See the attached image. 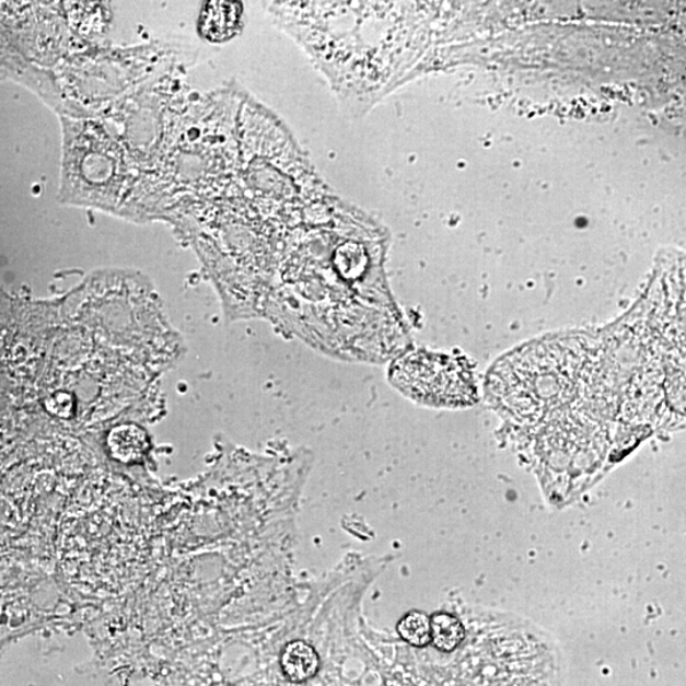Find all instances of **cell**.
Segmentation results:
<instances>
[{
    "mask_svg": "<svg viewBox=\"0 0 686 686\" xmlns=\"http://www.w3.org/2000/svg\"><path fill=\"white\" fill-rule=\"evenodd\" d=\"M61 193L86 207L113 208L125 183L120 147L92 124H65Z\"/></svg>",
    "mask_w": 686,
    "mask_h": 686,
    "instance_id": "obj_1",
    "label": "cell"
},
{
    "mask_svg": "<svg viewBox=\"0 0 686 686\" xmlns=\"http://www.w3.org/2000/svg\"><path fill=\"white\" fill-rule=\"evenodd\" d=\"M394 385L419 404L462 407L476 400V384L467 362L432 352L408 354L393 365Z\"/></svg>",
    "mask_w": 686,
    "mask_h": 686,
    "instance_id": "obj_2",
    "label": "cell"
},
{
    "mask_svg": "<svg viewBox=\"0 0 686 686\" xmlns=\"http://www.w3.org/2000/svg\"><path fill=\"white\" fill-rule=\"evenodd\" d=\"M241 3H205L200 13L199 33L210 43H224L239 33L242 22Z\"/></svg>",
    "mask_w": 686,
    "mask_h": 686,
    "instance_id": "obj_3",
    "label": "cell"
},
{
    "mask_svg": "<svg viewBox=\"0 0 686 686\" xmlns=\"http://www.w3.org/2000/svg\"><path fill=\"white\" fill-rule=\"evenodd\" d=\"M281 668L290 682L310 681L319 668L318 653L303 641L290 642L281 653Z\"/></svg>",
    "mask_w": 686,
    "mask_h": 686,
    "instance_id": "obj_4",
    "label": "cell"
},
{
    "mask_svg": "<svg viewBox=\"0 0 686 686\" xmlns=\"http://www.w3.org/2000/svg\"><path fill=\"white\" fill-rule=\"evenodd\" d=\"M431 642L440 651L452 652L464 640V628L462 623L453 615L439 613L430 620Z\"/></svg>",
    "mask_w": 686,
    "mask_h": 686,
    "instance_id": "obj_5",
    "label": "cell"
},
{
    "mask_svg": "<svg viewBox=\"0 0 686 686\" xmlns=\"http://www.w3.org/2000/svg\"><path fill=\"white\" fill-rule=\"evenodd\" d=\"M397 630L399 636L407 643L415 646V648H423V646L431 642L430 619L423 613H408L398 623Z\"/></svg>",
    "mask_w": 686,
    "mask_h": 686,
    "instance_id": "obj_6",
    "label": "cell"
}]
</instances>
